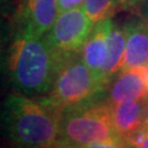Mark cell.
Instances as JSON below:
<instances>
[{
  "instance_id": "cell-2",
  "label": "cell",
  "mask_w": 148,
  "mask_h": 148,
  "mask_svg": "<svg viewBox=\"0 0 148 148\" xmlns=\"http://www.w3.org/2000/svg\"><path fill=\"white\" fill-rule=\"evenodd\" d=\"M64 64L44 37L18 34L8 55V74L16 92L29 95L48 93Z\"/></svg>"
},
{
  "instance_id": "cell-1",
  "label": "cell",
  "mask_w": 148,
  "mask_h": 148,
  "mask_svg": "<svg viewBox=\"0 0 148 148\" xmlns=\"http://www.w3.org/2000/svg\"><path fill=\"white\" fill-rule=\"evenodd\" d=\"M60 114L42 101L19 92L3 103V124L16 148H57L60 144Z\"/></svg>"
},
{
  "instance_id": "cell-11",
  "label": "cell",
  "mask_w": 148,
  "mask_h": 148,
  "mask_svg": "<svg viewBox=\"0 0 148 148\" xmlns=\"http://www.w3.org/2000/svg\"><path fill=\"white\" fill-rule=\"evenodd\" d=\"M125 45H126L125 29L124 27H117L113 23V27L109 35L106 59L102 69V76L106 85L109 84L110 78H112L116 73L121 71L124 54H125Z\"/></svg>"
},
{
  "instance_id": "cell-4",
  "label": "cell",
  "mask_w": 148,
  "mask_h": 148,
  "mask_svg": "<svg viewBox=\"0 0 148 148\" xmlns=\"http://www.w3.org/2000/svg\"><path fill=\"white\" fill-rule=\"evenodd\" d=\"M106 87L104 80L93 73L78 54L64 63L54 87L41 101L62 115L68 109L92 101Z\"/></svg>"
},
{
  "instance_id": "cell-17",
  "label": "cell",
  "mask_w": 148,
  "mask_h": 148,
  "mask_svg": "<svg viewBox=\"0 0 148 148\" xmlns=\"http://www.w3.org/2000/svg\"><path fill=\"white\" fill-rule=\"evenodd\" d=\"M57 148H71V147H68V146H66V145H63V144H59V146Z\"/></svg>"
},
{
  "instance_id": "cell-14",
  "label": "cell",
  "mask_w": 148,
  "mask_h": 148,
  "mask_svg": "<svg viewBox=\"0 0 148 148\" xmlns=\"http://www.w3.org/2000/svg\"><path fill=\"white\" fill-rule=\"evenodd\" d=\"M85 0H57L58 5V12H65V11L76 9V8H81L84 5Z\"/></svg>"
},
{
  "instance_id": "cell-3",
  "label": "cell",
  "mask_w": 148,
  "mask_h": 148,
  "mask_svg": "<svg viewBox=\"0 0 148 148\" xmlns=\"http://www.w3.org/2000/svg\"><path fill=\"white\" fill-rule=\"evenodd\" d=\"M121 138L112 120L110 102L89 101L63 112L60 116V144L79 147L97 142Z\"/></svg>"
},
{
  "instance_id": "cell-8",
  "label": "cell",
  "mask_w": 148,
  "mask_h": 148,
  "mask_svg": "<svg viewBox=\"0 0 148 148\" xmlns=\"http://www.w3.org/2000/svg\"><path fill=\"white\" fill-rule=\"evenodd\" d=\"M112 27L113 21L111 19H106L95 23L80 52V57L84 60V63L93 73L99 75L102 79V69L106 59L108 42Z\"/></svg>"
},
{
  "instance_id": "cell-5",
  "label": "cell",
  "mask_w": 148,
  "mask_h": 148,
  "mask_svg": "<svg viewBox=\"0 0 148 148\" xmlns=\"http://www.w3.org/2000/svg\"><path fill=\"white\" fill-rule=\"evenodd\" d=\"M95 23L82 8L59 13L43 37L62 63L80 54Z\"/></svg>"
},
{
  "instance_id": "cell-12",
  "label": "cell",
  "mask_w": 148,
  "mask_h": 148,
  "mask_svg": "<svg viewBox=\"0 0 148 148\" xmlns=\"http://www.w3.org/2000/svg\"><path fill=\"white\" fill-rule=\"evenodd\" d=\"M120 0H85L82 9L90 20L97 23L111 16L119 10Z\"/></svg>"
},
{
  "instance_id": "cell-16",
  "label": "cell",
  "mask_w": 148,
  "mask_h": 148,
  "mask_svg": "<svg viewBox=\"0 0 148 148\" xmlns=\"http://www.w3.org/2000/svg\"><path fill=\"white\" fill-rule=\"evenodd\" d=\"M140 18L148 24V0L143 3L142 10H140Z\"/></svg>"
},
{
  "instance_id": "cell-7",
  "label": "cell",
  "mask_w": 148,
  "mask_h": 148,
  "mask_svg": "<svg viewBox=\"0 0 148 148\" xmlns=\"http://www.w3.org/2000/svg\"><path fill=\"white\" fill-rule=\"evenodd\" d=\"M148 97L146 66L122 70L112 84L109 102L117 104L124 101L142 100Z\"/></svg>"
},
{
  "instance_id": "cell-6",
  "label": "cell",
  "mask_w": 148,
  "mask_h": 148,
  "mask_svg": "<svg viewBox=\"0 0 148 148\" xmlns=\"http://www.w3.org/2000/svg\"><path fill=\"white\" fill-rule=\"evenodd\" d=\"M58 14L57 0H21L18 12L19 34L42 37L53 27Z\"/></svg>"
},
{
  "instance_id": "cell-10",
  "label": "cell",
  "mask_w": 148,
  "mask_h": 148,
  "mask_svg": "<svg viewBox=\"0 0 148 148\" xmlns=\"http://www.w3.org/2000/svg\"><path fill=\"white\" fill-rule=\"evenodd\" d=\"M145 99L124 101L113 106L111 104L113 124L117 135L121 138L125 139L133 132L143 126Z\"/></svg>"
},
{
  "instance_id": "cell-9",
  "label": "cell",
  "mask_w": 148,
  "mask_h": 148,
  "mask_svg": "<svg viewBox=\"0 0 148 148\" xmlns=\"http://www.w3.org/2000/svg\"><path fill=\"white\" fill-rule=\"evenodd\" d=\"M126 34L125 54L122 70L148 65V24L143 19H135L124 25Z\"/></svg>"
},
{
  "instance_id": "cell-13",
  "label": "cell",
  "mask_w": 148,
  "mask_h": 148,
  "mask_svg": "<svg viewBox=\"0 0 148 148\" xmlns=\"http://www.w3.org/2000/svg\"><path fill=\"white\" fill-rule=\"evenodd\" d=\"M71 148H127V145L123 138H117V139H113V140L97 142V143L87 144V145H82L79 147Z\"/></svg>"
},
{
  "instance_id": "cell-15",
  "label": "cell",
  "mask_w": 148,
  "mask_h": 148,
  "mask_svg": "<svg viewBox=\"0 0 148 148\" xmlns=\"http://www.w3.org/2000/svg\"><path fill=\"white\" fill-rule=\"evenodd\" d=\"M146 0H120V5H119V10H133L135 8L143 5Z\"/></svg>"
}]
</instances>
